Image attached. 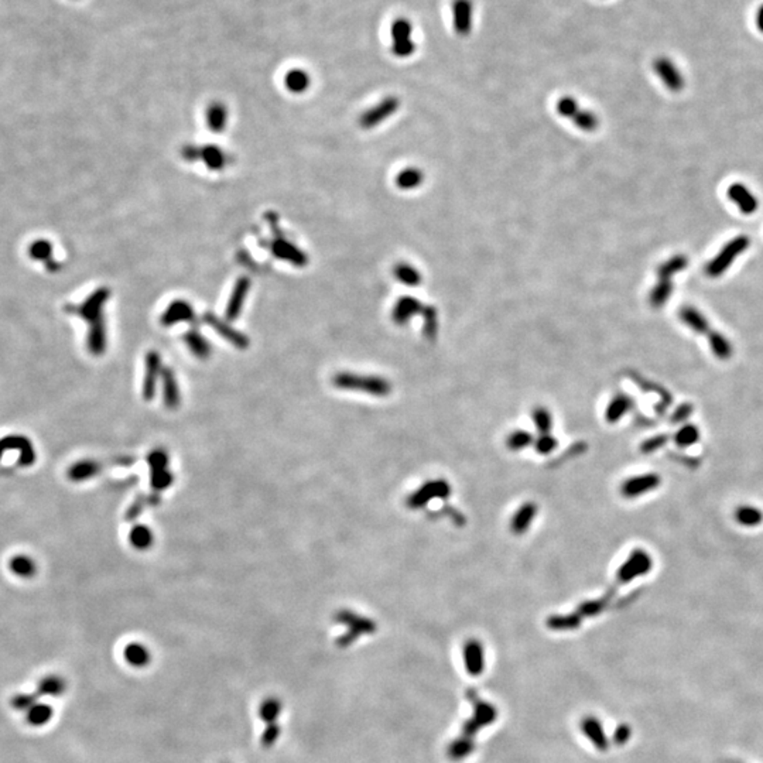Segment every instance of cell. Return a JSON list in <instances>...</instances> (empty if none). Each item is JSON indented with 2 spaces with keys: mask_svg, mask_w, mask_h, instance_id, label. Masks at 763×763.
Instances as JSON below:
<instances>
[{
  "mask_svg": "<svg viewBox=\"0 0 763 763\" xmlns=\"http://www.w3.org/2000/svg\"><path fill=\"white\" fill-rule=\"evenodd\" d=\"M332 385L341 390L361 391L375 398H386L391 393V383L376 375L339 372L332 378Z\"/></svg>",
  "mask_w": 763,
  "mask_h": 763,
  "instance_id": "1",
  "label": "cell"
},
{
  "mask_svg": "<svg viewBox=\"0 0 763 763\" xmlns=\"http://www.w3.org/2000/svg\"><path fill=\"white\" fill-rule=\"evenodd\" d=\"M422 314L426 319L424 334L427 338H434L437 334V310L418 301L414 297H402L393 307L391 319L398 326H406L410 319Z\"/></svg>",
  "mask_w": 763,
  "mask_h": 763,
  "instance_id": "2",
  "label": "cell"
},
{
  "mask_svg": "<svg viewBox=\"0 0 763 763\" xmlns=\"http://www.w3.org/2000/svg\"><path fill=\"white\" fill-rule=\"evenodd\" d=\"M685 266H687V258L683 255H677L669 259L666 263L660 264L657 272L659 282L649 295V303L652 304V307L659 308L668 301L669 295L672 293V283H670L672 277L676 273H679L680 270L685 269Z\"/></svg>",
  "mask_w": 763,
  "mask_h": 763,
  "instance_id": "3",
  "label": "cell"
},
{
  "mask_svg": "<svg viewBox=\"0 0 763 763\" xmlns=\"http://www.w3.org/2000/svg\"><path fill=\"white\" fill-rule=\"evenodd\" d=\"M556 109L558 115L571 120L574 125L584 132H595L600 126L598 116L593 112L581 109L573 96H562L557 101Z\"/></svg>",
  "mask_w": 763,
  "mask_h": 763,
  "instance_id": "4",
  "label": "cell"
},
{
  "mask_svg": "<svg viewBox=\"0 0 763 763\" xmlns=\"http://www.w3.org/2000/svg\"><path fill=\"white\" fill-rule=\"evenodd\" d=\"M451 495V486L446 479H433L423 483L409 495L406 505L411 510L423 509L434 499H447Z\"/></svg>",
  "mask_w": 763,
  "mask_h": 763,
  "instance_id": "5",
  "label": "cell"
},
{
  "mask_svg": "<svg viewBox=\"0 0 763 763\" xmlns=\"http://www.w3.org/2000/svg\"><path fill=\"white\" fill-rule=\"evenodd\" d=\"M749 246V239L747 236H738L728 242L720 255L714 258L705 267V273L709 277H718L725 270L732 264V262L740 256V253L745 252Z\"/></svg>",
  "mask_w": 763,
  "mask_h": 763,
  "instance_id": "6",
  "label": "cell"
},
{
  "mask_svg": "<svg viewBox=\"0 0 763 763\" xmlns=\"http://www.w3.org/2000/svg\"><path fill=\"white\" fill-rule=\"evenodd\" d=\"M111 297V290L106 287H100L98 290H95L89 297L82 301L80 306H72L68 304L65 307V311L69 314H76L78 317H81L82 319H85L87 323L92 324L95 323L96 319H100L101 317H104L102 310L104 306L106 304V301Z\"/></svg>",
  "mask_w": 763,
  "mask_h": 763,
  "instance_id": "7",
  "label": "cell"
},
{
  "mask_svg": "<svg viewBox=\"0 0 763 763\" xmlns=\"http://www.w3.org/2000/svg\"><path fill=\"white\" fill-rule=\"evenodd\" d=\"M413 26L407 19H396L391 24V54L398 58L411 57L415 52V43L411 38Z\"/></svg>",
  "mask_w": 763,
  "mask_h": 763,
  "instance_id": "8",
  "label": "cell"
},
{
  "mask_svg": "<svg viewBox=\"0 0 763 763\" xmlns=\"http://www.w3.org/2000/svg\"><path fill=\"white\" fill-rule=\"evenodd\" d=\"M400 106V101L399 98L396 96H386L385 100H382L379 104H376L375 106H372L371 109H367L366 112L362 113L361 119H359V125L363 129H374L380 123H383L387 117L393 116Z\"/></svg>",
  "mask_w": 763,
  "mask_h": 763,
  "instance_id": "9",
  "label": "cell"
},
{
  "mask_svg": "<svg viewBox=\"0 0 763 763\" xmlns=\"http://www.w3.org/2000/svg\"><path fill=\"white\" fill-rule=\"evenodd\" d=\"M203 321L209 326L219 337H223L225 341H228L231 345H234L238 350H248L251 345V341L249 338L246 337L243 332L238 331L236 328H234L228 321H224V319H220L219 317H216L212 312H205L203 315Z\"/></svg>",
  "mask_w": 763,
  "mask_h": 763,
  "instance_id": "10",
  "label": "cell"
},
{
  "mask_svg": "<svg viewBox=\"0 0 763 763\" xmlns=\"http://www.w3.org/2000/svg\"><path fill=\"white\" fill-rule=\"evenodd\" d=\"M267 248L275 258L283 262H288L295 267H306L308 263V256L294 243L284 239L282 235H277L273 240H270L267 243Z\"/></svg>",
  "mask_w": 763,
  "mask_h": 763,
  "instance_id": "11",
  "label": "cell"
},
{
  "mask_svg": "<svg viewBox=\"0 0 763 763\" xmlns=\"http://www.w3.org/2000/svg\"><path fill=\"white\" fill-rule=\"evenodd\" d=\"M144 365H146V369H144V380H143L141 395H143V399L146 402H150L156 396L157 382L161 378V372H163L160 354L157 351L147 352Z\"/></svg>",
  "mask_w": 763,
  "mask_h": 763,
  "instance_id": "12",
  "label": "cell"
},
{
  "mask_svg": "<svg viewBox=\"0 0 763 763\" xmlns=\"http://www.w3.org/2000/svg\"><path fill=\"white\" fill-rule=\"evenodd\" d=\"M8 451L19 453V465L30 466L36 461V451L32 441L24 435H9L0 440V458Z\"/></svg>",
  "mask_w": 763,
  "mask_h": 763,
  "instance_id": "13",
  "label": "cell"
},
{
  "mask_svg": "<svg viewBox=\"0 0 763 763\" xmlns=\"http://www.w3.org/2000/svg\"><path fill=\"white\" fill-rule=\"evenodd\" d=\"M453 27L459 37L470 36L474 23L472 0H453Z\"/></svg>",
  "mask_w": 763,
  "mask_h": 763,
  "instance_id": "14",
  "label": "cell"
},
{
  "mask_svg": "<svg viewBox=\"0 0 763 763\" xmlns=\"http://www.w3.org/2000/svg\"><path fill=\"white\" fill-rule=\"evenodd\" d=\"M194 319L195 311L192 306L183 299H177L171 301L163 311L160 317V324L163 327H173L180 323H192Z\"/></svg>",
  "mask_w": 763,
  "mask_h": 763,
  "instance_id": "15",
  "label": "cell"
},
{
  "mask_svg": "<svg viewBox=\"0 0 763 763\" xmlns=\"http://www.w3.org/2000/svg\"><path fill=\"white\" fill-rule=\"evenodd\" d=\"M251 286H252L251 279L246 277V276H242L236 280V283L232 288V293L229 295L227 308H225V317H227L228 321H235V319L240 315L242 308H243L244 301H246V297H248V294H249Z\"/></svg>",
  "mask_w": 763,
  "mask_h": 763,
  "instance_id": "16",
  "label": "cell"
},
{
  "mask_svg": "<svg viewBox=\"0 0 763 763\" xmlns=\"http://www.w3.org/2000/svg\"><path fill=\"white\" fill-rule=\"evenodd\" d=\"M161 386H163V403L168 410L179 409L181 403L180 387L177 382V376L171 367H163L161 372Z\"/></svg>",
  "mask_w": 763,
  "mask_h": 763,
  "instance_id": "17",
  "label": "cell"
},
{
  "mask_svg": "<svg viewBox=\"0 0 763 763\" xmlns=\"http://www.w3.org/2000/svg\"><path fill=\"white\" fill-rule=\"evenodd\" d=\"M203 161L205 167L211 171H220L229 164L228 155L215 144L198 146L196 150V161Z\"/></svg>",
  "mask_w": 763,
  "mask_h": 763,
  "instance_id": "18",
  "label": "cell"
},
{
  "mask_svg": "<svg viewBox=\"0 0 763 763\" xmlns=\"http://www.w3.org/2000/svg\"><path fill=\"white\" fill-rule=\"evenodd\" d=\"M728 196L732 203L736 204L740 211L745 215H751L758 209V200L755 195L740 183H735L728 188Z\"/></svg>",
  "mask_w": 763,
  "mask_h": 763,
  "instance_id": "19",
  "label": "cell"
},
{
  "mask_svg": "<svg viewBox=\"0 0 763 763\" xmlns=\"http://www.w3.org/2000/svg\"><path fill=\"white\" fill-rule=\"evenodd\" d=\"M537 510L538 508L534 502H525L513 514V518L510 521V532L516 536L525 534L530 529V525L536 518Z\"/></svg>",
  "mask_w": 763,
  "mask_h": 763,
  "instance_id": "20",
  "label": "cell"
},
{
  "mask_svg": "<svg viewBox=\"0 0 763 763\" xmlns=\"http://www.w3.org/2000/svg\"><path fill=\"white\" fill-rule=\"evenodd\" d=\"M183 341L187 345V348L190 350V352L196 358V359H201L205 361L211 356L212 354V348H211V343L207 341V338L196 330V328H191L188 331L184 332L183 335Z\"/></svg>",
  "mask_w": 763,
  "mask_h": 763,
  "instance_id": "21",
  "label": "cell"
},
{
  "mask_svg": "<svg viewBox=\"0 0 763 763\" xmlns=\"http://www.w3.org/2000/svg\"><path fill=\"white\" fill-rule=\"evenodd\" d=\"M87 347H88V351L95 356H100L105 352V350H106V324H105L104 317H101L100 319H96L95 323L89 324Z\"/></svg>",
  "mask_w": 763,
  "mask_h": 763,
  "instance_id": "22",
  "label": "cell"
},
{
  "mask_svg": "<svg viewBox=\"0 0 763 763\" xmlns=\"http://www.w3.org/2000/svg\"><path fill=\"white\" fill-rule=\"evenodd\" d=\"M654 71L670 91L677 92L683 88V78L670 60L657 58L654 61Z\"/></svg>",
  "mask_w": 763,
  "mask_h": 763,
  "instance_id": "23",
  "label": "cell"
},
{
  "mask_svg": "<svg viewBox=\"0 0 763 763\" xmlns=\"http://www.w3.org/2000/svg\"><path fill=\"white\" fill-rule=\"evenodd\" d=\"M205 122H207V128L212 133H215V135L223 133L227 128V123H228L227 105L224 102H219V101L211 102L207 106V111H205Z\"/></svg>",
  "mask_w": 763,
  "mask_h": 763,
  "instance_id": "24",
  "label": "cell"
},
{
  "mask_svg": "<svg viewBox=\"0 0 763 763\" xmlns=\"http://www.w3.org/2000/svg\"><path fill=\"white\" fill-rule=\"evenodd\" d=\"M102 470L104 466L101 462H98L95 459H82L71 465L67 475L72 482H84L96 475H100Z\"/></svg>",
  "mask_w": 763,
  "mask_h": 763,
  "instance_id": "25",
  "label": "cell"
},
{
  "mask_svg": "<svg viewBox=\"0 0 763 763\" xmlns=\"http://www.w3.org/2000/svg\"><path fill=\"white\" fill-rule=\"evenodd\" d=\"M284 87L291 93H303L311 85V77L308 72L301 68H293L286 72L284 76Z\"/></svg>",
  "mask_w": 763,
  "mask_h": 763,
  "instance_id": "26",
  "label": "cell"
},
{
  "mask_svg": "<svg viewBox=\"0 0 763 763\" xmlns=\"http://www.w3.org/2000/svg\"><path fill=\"white\" fill-rule=\"evenodd\" d=\"M9 569L14 576H17L20 578H33L37 574L36 561L32 557L24 556V554H19V556L12 557V560L9 562Z\"/></svg>",
  "mask_w": 763,
  "mask_h": 763,
  "instance_id": "27",
  "label": "cell"
},
{
  "mask_svg": "<svg viewBox=\"0 0 763 763\" xmlns=\"http://www.w3.org/2000/svg\"><path fill=\"white\" fill-rule=\"evenodd\" d=\"M393 276L396 277L398 282L406 286H418L422 283L420 272L414 266L405 262L395 264V267H393Z\"/></svg>",
  "mask_w": 763,
  "mask_h": 763,
  "instance_id": "28",
  "label": "cell"
},
{
  "mask_svg": "<svg viewBox=\"0 0 763 763\" xmlns=\"http://www.w3.org/2000/svg\"><path fill=\"white\" fill-rule=\"evenodd\" d=\"M423 181H424L423 171L415 167L405 168L396 176V185L400 190H406V191L417 188L418 185L423 184Z\"/></svg>",
  "mask_w": 763,
  "mask_h": 763,
  "instance_id": "29",
  "label": "cell"
},
{
  "mask_svg": "<svg viewBox=\"0 0 763 763\" xmlns=\"http://www.w3.org/2000/svg\"><path fill=\"white\" fill-rule=\"evenodd\" d=\"M129 540L136 550H149L155 543L152 530L144 525H136L129 533Z\"/></svg>",
  "mask_w": 763,
  "mask_h": 763,
  "instance_id": "30",
  "label": "cell"
},
{
  "mask_svg": "<svg viewBox=\"0 0 763 763\" xmlns=\"http://www.w3.org/2000/svg\"><path fill=\"white\" fill-rule=\"evenodd\" d=\"M648 558L642 554V553H637L633 554L624 565L622 569L619 570V580L622 581H628L630 578H633L637 573H641L646 569L648 565Z\"/></svg>",
  "mask_w": 763,
  "mask_h": 763,
  "instance_id": "31",
  "label": "cell"
},
{
  "mask_svg": "<svg viewBox=\"0 0 763 763\" xmlns=\"http://www.w3.org/2000/svg\"><path fill=\"white\" fill-rule=\"evenodd\" d=\"M337 621L342 624H348L352 628V630H358V632H372L375 628L371 621L363 619L350 611L339 612L337 615Z\"/></svg>",
  "mask_w": 763,
  "mask_h": 763,
  "instance_id": "32",
  "label": "cell"
},
{
  "mask_svg": "<svg viewBox=\"0 0 763 763\" xmlns=\"http://www.w3.org/2000/svg\"><path fill=\"white\" fill-rule=\"evenodd\" d=\"M532 418H533L534 427H536V430L538 431L540 435L550 434V431L553 429V417H551V413L546 407L538 406V407L533 409Z\"/></svg>",
  "mask_w": 763,
  "mask_h": 763,
  "instance_id": "33",
  "label": "cell"
},
{
  "mask_svg": "<svg viewBox=\"0 0 763 763\" xmlns=\"http://www.w3.org/2000/svg\"><path fill=\"white\" fill-rule=\"evenodd\" d=\"M533 435L525 430L512 431L506 438V446L510 451H521L533 444Z\"/></svg>",
  "mask_w": 763,
  "mask_h": 763,
  "instance_id": "34",
  "label": "cell"
},
{
  "mask_svg": "<svg viewBox=\"0 0 763 763\" xmlns=\"http://www.w3.org/2000/svg\"><path fill=\"white\" fill-rule=\"evenodd\" d=\"M652 478L650 477H642V478H633L629 479L624 483L622 486V494L625 497H637L639 494H642L644 490H646L648 488L652 486Z\"/></svg>",
  "mask_w": 763,
  "mask_h": 763,
  "instance_id": "35",
  "label": "cell"
},
{
  "mask_svg": "<svg viewBox=\"0 0 763 763\" xmlns=\"http://www.w3.org/2000/svg\"><path fill=\"white\" fill-rule=\"evenodd\" d=\"M29 253L32 256V259L34 260H43V262H50L53 260V244L48 242V240H36L29 249Z\"/></svg>",
  "mask_w": 763,
  "mask_h": 763,
  "instance_id": "36",
  "label": "cell"
},
{
  "mask_svg": "<svg viewBox=\"0 0 763 763\" xmlns=\"http://www.w3.org/2000/svg\"><path fill=\"white\" fill-rule=\"evenodd\" d=\"M174 482V477L168 471V468L166 470H159V471H150V485L153 488L155 492H161L166 490L168 486H171V483Z\"/></svg>",
  "mask_w": 763,
  "mask_h": 763,
  "instance_id": "37",
  "label": "cell"
},
{
  "mask_svg": "<svg viewBox=\"0 0 763 763\" xmlns=\"http://www.w3.org/2000/svg\"><path fill=\"white\" fill-rule=\"evenodd\" d=\"M557 446H558L557 440H556L553 435H550V434L540 435V437L534 441V448H536V451H537L538 454H541V455H550L551 453L556 451Z\"/></svg>",
  "mask_w": 763,
  "mask_h": 763,
  "instance_id": "38",
  "label": "cell"
},
{
  "mask_svg": "<svg viewBox=\"0 0 763 763\" xmlns=\"http://www.w3.org/2000/svg\"><path fill=\"white\" fill-rule=\"evenodd\" d=\"M626 407H628V399H626V398H624V396L615 398V399L611 402V405L608 406V410H606V420H608V422L618 420V418H619V417L624 414V411L626 410Z\"/></svg>",
  "mask_w": 763,
  "mask_h": 763,
  "instance_id": "39",
  "label": "cell"
},
{
  "mask_svg": "<svg viewBox=\"0 0 763 763\" xmlns=\"http://www.w3.org/2000/svg\"><path fill=\"white\" fill-rule=\"evenodd\" d=\"M147 464L150 466V471H159V470H166L168 466V455L164 450L157 448L155 451H152L147 457Z\"/></svg>",
  "mask_w": 763,
  "mask_h": 763,
  "instance_id": "40",
  "label": "cell"
},
{
  "mask_svg": "<svg viewBox=\"0 0 763 763\" xmlns=\"http://www.w3.org/2000/svg\"><path fill=\"white\" fill-rule=\"evenodd\" d=\"M146 506H149V501H147V497H146V495H139V497L133 501V503L129 506V509L126 510L125 519H126L128 522L136 521V519L139 518V516L141 514V512L144 510Z\"/></svg>",
  "mask_w": 763,
  "mask_h": 763,
  "instance_id": "41",
  "label": "cell"
},
{
  "mask_svg": "<svg viewBox=\"0 0 763 763\" xmlns=\"http://www.w3.org/2000/svg\"><path fill=\"white\" fill-rule=\"evenodd\" d=\"M50 716H52V709L48 708L47 705H37V707L32 708L29 718L33 724L41 725V724H44V722L50 720Z\"/></svg>",
  "mask_w": 763,
  "mask_h": 763,
  "instance_id": "42",
  "label": "cell"
},
{
  "mask_svg": "<svg viewBox=\"0 0 763 763\" xmlns=\"http://www.w3.org/2000/svg\"><path fill=\"white\" fill-rule=\"evenodd\" d=\"M147 656H149L147 654V650L140 645H130L126 648V657L132 663L141 664L147 660Z\"/></svg>",
  "mask_w": 763,
  "mask_h": 763,
  "instance_id": "43",
  "label": "cell"
},
{
  "mask_svg": "<svg viewBox=\"0 0 763 763\" xmlns=\"http://www.w3.org/2000/svg\"><path fill=\"white\" fill-rule=\"evenodd\" d=\"M62 684L61 681H58L57 679H48L41 684V690L45 693H52V694H57L62 690Z\"/></svg>",
  "mask_w": 763,
  "mask_h": 763,
  "instance_id": "44",
  "label": "cell"
},
{
  "mask_svg": "<svg viewBox=\"0 0 763 763\" xmlns=\"http://www.w3.org/2000/svg\"><path fill=\"white\" fill-rule=\"evenodd\" d=\"M45 264H47V269H48V270H52V272H56V270H58V269L61 267L60 263H57V262H54V260L47 262Z\"/></svg>",
  "mask_w": 763,
  "mask_h": 763,
  "instance_id": "45",
  "label": "cell"
},
{
  "mask_svg": "<svg viewBox=\"0 0 763 763\" xmlns=\"http://www.w3.org/2000/svg\"><path fill=\"white\" fill-rule=\"evenodd\" d=\"M758 26L759 29L763 32V6L760 8L759 13H758Z\"/></svg>",
  "mask_w": 763,
  "mask_h": 763,
  "instance_id": "46",
  "label": "cell"
}]
</instances>
